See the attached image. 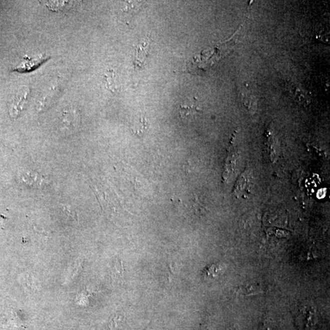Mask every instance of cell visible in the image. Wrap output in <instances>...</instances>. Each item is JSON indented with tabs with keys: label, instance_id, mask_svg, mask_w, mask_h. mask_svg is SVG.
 <instances>
[{
	"label": "cell",
	"instance_id": "6da1fadb",
	"mask_svg": "<svg viewBox=\"0 0 330 330\" xmlns=\"http://www.w3.org/2000/svg\"><path fill=\"white\" fill-rule=\"evenodd\" d=\"M30 93V89L26 87H22L17 91L10 105V113L11 117L18 118L23 112L27 104Z\"/></svg>",
	"mask_w": 330,
	"mask_h": 330
},
{
	"label": "cell",
	"instance_id": "7a4b0ae2",
	"mask_svg": "<svg viewBox=\"0 0 330 330\" xmlns=\"http://www.w3.org/2000/svg\"><path fill=\"white\" fill-rule=\"evenodd\" d=\"M253 182L250 174L245 172L238 179L234 188L235 195L238 198H246L251 194Z\"/></svg>",
	"mask_w": 330,
	"mask_h": 330
},
{
	"label": "cell",
	"instance_id": "3957f363",
	"mask_svg": "<svg viewBox=\"0 0 330 330\" xmlns=\"http://www.w3.org/2000/svg\"><path fill=\"white\" fill-rule=\"evenodd\" d=\"M24 59V62H22L21 65L18 66V67L13 69L12 72L24 73L34 71L48 60L49 58L42 55L41 57L35 58L25 57Z\"/></svg>",
	"mask_w": 330,
	"mask_h": 330
},
{
	"label": "cell",
	"instance_id": "277c9868",
	"mask_svg": "<svg viewBox=\"0 0 330 330\" xmlns=\"http://www.w3.org/2000/svg\"><path fill=\"white\" fill-rule=\"evenodd\" d=\"M202 112V110L195 103L182 104L180 107L179 113L183 119L190 118L196 114Z\"/></svg>",
	"mask_w": 330,
	"mask_h": 330
},
{
	"label": "cell",
	"instance_id": "5b68a950",
	"mask_svg": "<svg viewBox=\"0 0 330 330\" xmlns=\"http://www.w3.org/2000/svg\"><path fill=\"white\" fill-rule=\"evenodd\" d=\"M263 290L260 284H249L237 288L236 293L238 295L249 296L255 295L257 294L262 293Z\"/></svg>",
	"mask_w": 330,
	"mask_h": 330
},
{
	"label": "cell",
	"instance_id": "8992f818",
	"mask_svg": "<svg viewBox=\"0 0 330 330\" xmlns=\"http://www.w3.org/2000/svg\"><path fill=\"white\" fill-rule=\"evenodd\" d=\"M265 145L267 146L271 160L274 162L278 158V150L277 149L275 140H274L273 136L271 135L270 132H267Z\"/></svg>",
	"mask_w": 330,
	"mask_h": 330
},
{
	"label": "cell",
	"instance_id": "52a82bcc",
	"mask_svg": "<svg viewBox=\"0 0 330 330\" xmlns=\"http://www.w3.org/2000/svg\"><path fill=\"white\" fill-rule=\"evenodd\" d=\"M106 80L107 88L112 92L116 93L120 89V83H119L118 76L115 72L109 71L105 76Z\"/></svg>",
	"mask_w": 330,
	"mask_h": 330
},
{
	"label": "cell",
	"instance_id": "ba28073f",
	"mask_svg": "<svg viewBox=\"0 0 330 330\" xmlns=\"http://www.w3.org/2000/svg\"><path fill=\"white\" fill-rule=\"evenodd\" d=\"M137 55L135 58V65L141 66L145 62L147 55L148 54V43L140 44L137 47Z\"/></svg>",
	"mask_w": 330,
	"mask_h": 330
},
{
	"label": "cell",
	"instance_id": "9c48e42d",
	"mask_svg": "<svg viewBox=\"0 0 330 330\" xmlns=\"http://www.w3.org/2000/svg\"><path fill=\"white\" fill-rule=\"evenodd\" d=\"M221 270V267L220 265L217 264H212L206 268L204 270V275L207 277H215L218 275L219 272Z\"/></svg>",
	"mask_w": 330,
	"mask_h": 330
},
{
	"label": "cell",
	"instance_id": "30bf717a",
	"mask_svg": "<svg viewBox=\"0 0 330 330\" xmlns=\"http://www.w3.org/2000/svg\"><path fill=\"white\" fill-rule=\"evenodd\" d=\"M26 282H27V287H29V289H35L36 284L35 283L34 280H33V277L30 275V274H27Z\"/></svg>",
	"mask_w": 330,
	"mask_h": 330
},
{
	"label": "cell",
	"instance_id": "8fae6325",
	"mask_svg": "<svg viewBox=\"0 0 330 330\" xmlns=\"http://www.w3.org/2000/svg\"><path fill=\"white\" fill-rule=\"evenodd\" d=\"M260 330H271L270 325H268L267 323L265 322L263 323V325L260 328Z\"/></svg>",
	"mask_w": 330,
	"mask_h": 330
},
{
	"label": "cell",
	"instance_id": "7c38bea8",
	"mask_svg": "<svg viewBox=\"0 0 330 330\" xmlns=\"http://www.w3.org/2000/svg\"><path fill=\"white\" fill-rule=\"evenodd\" d=\"M234 330H236V329H234Z\"/></svg>",
	"mask_w": 330,
	"mask_h": 330
}]
</instances>
